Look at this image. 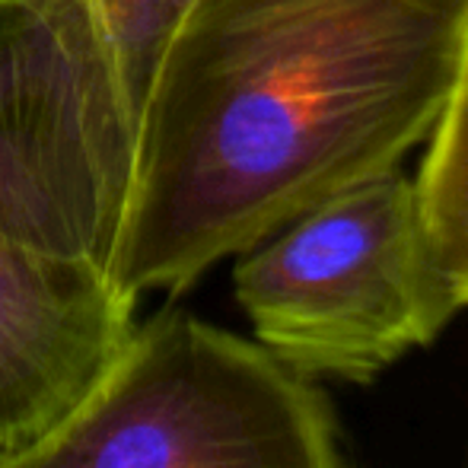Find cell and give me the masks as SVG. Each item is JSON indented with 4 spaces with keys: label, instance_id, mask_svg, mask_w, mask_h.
I'll use <instances>...</instances> for the list:
<instances>
[{
    "label": "cell",
    "instance_id": "6da1fadb",
    "mask_svg": "<svg viewBox=\"0 0 468 468\" xmlns=\"http://www.w3.org/2000/svg\"><path fill=\"white\" fill-rule=\"evenodd\" d=\"M468 0H195L134 122L112 278L182 296L210 268L431 137Z\"/></svg>",
    "mask_w": 468,
    "mask_h": 468
},
{
    "label": "cell",
    "instance_id": "7a4b0ae2",
    "mask_svg": "<svg viewBox=\"0 0 468 468\" xmlns=\"http://www.w3.org/2000/svg\"><path fill=\"white\" fill-rule=\"evenodd\" d=\"M0 468H345L325 392L265 345L166 306L93 392Z\"/></svg>",
    "mask_w": 468,
    "mask_h": 468
},
{
    "label": "cell",
    "instance_id": "3957f363",
    "mask_svg": "<svg viewBox=\"0 0 468 468\" xmlns=\"http://www.w3.org/2000/svg\"><path fill=\"white\" fill-rule=\"evenodd\" d=\"M233 293L255 341L309 379L373 382L463 313L401 169L315 204L242 252Z\"/></svg>",
    "mask_w": 468,
    "mask_h": 468
},
{
    "label": "cell",
    "instance_id": "277c9868",
    "mask_svg": "<svg viewBox=\"0 0 468 468\" xmlns=\"http://www.w3.org/2000/svg\"><path fill=\"white\" fill-rule=\"evenodd\" d=\"M134 166L83 0H0V229L112 265Z\"/></svg>",
    "mask_w": 468,
    "mask_h": 468
},
{
    "label": "cell",
    "instance_id": "5b68a950",
    "mask_svg": "<svg viewBox=\"0 0 468 468\" xmlns=\"http://www.w3.org/2000/svg\"><path fill=\"white\" fill-rule=\"evenodd\" d=\"M137 296L109 265L0 229V456L64 420L128 351Z\"/></svg>",
    "mask_w": 468,
    "mask_h": 468
},
{
    "label": "cell",
    "instance_id": "8992f818",
    "mask_svg": "<svg viewBox=\"0 0 468 468\" xmlns=\"http://www.w3.org/2000/svg\"><path fill=\"white\" fill-rule=\"evenodd\" d=\"M420 220L443 278L468 309V58L414 176Z\"/></svg>",
    "mask_w": 468,
    "mask_h": 468
},
{
    "label": "cell",
    "instance_id": "52a82bcc",
    "mask_svg": "<svg viewBox=\"0 0 468 468\" xmlns=\"http://www.w3.org/2000/svg\"><path fill=\"white\" fill-rule=\"evenodd\" d=\"M83 4L105 45L134 131L156 64L195 0H83Z\"/></svg>",
    "mask_w": 468,
    "mask_h": 468
}]
</instances>
